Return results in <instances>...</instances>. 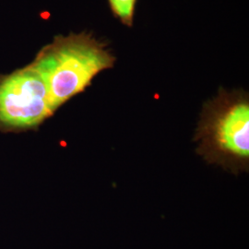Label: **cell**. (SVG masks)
Wrapping results in <instances>:
<instances>
[{
    "instance_id": "6da1fadb",
    "label": "cell",
    "mask_w": 249,
    "mask_h": 249,
    "mask_svg": "<svg viewBox=\"0 0 249 249\" xmlns=\"http://www.w3.org/2000/svg\"><path fill=\"white\" fill-rule=\"evenodd\" d=\"M115 58L93 37L80 34L57 36L32 63L48 89L53 111L86 89L101 71L114 65Z\"/></svg>"
},
{
    "instance_id": "7a4b0ae2",
    "label": "cell",
    "mask_w": 249,
    "mask_h": 249,
    "mask_svg": "<svg viewBox=\"0 0 249 249\" xmlns=\"http://www.w3.org/2000/svg\"><path fill=\"white\" fill-rule=\"evenodd\" d=\"M197 136L202 154L211 160L248 162L249 106L244 97L222 95L204 112Z\"/></svg>"
},
{
    "instance_id": "3957f363",
    "label": "cell",
    "mask_w": 249,
    "mask_h": 249,
    "mask_svg": "<svg viewBox=\"0 0 249 249\" xmlns=\"http://www.w3.org/2000/svg\"><path fill=\"white\" fill-rule=\"evenodd\" d=\"M53 112L45 82L32 64L0 77V130L35 128Z\"/></svg>"
},
{
    "instance_id": "277c9868",
    "label": "cell",
    "mask_w": 249,
    "mask_h": 249,
    "mask_svg": "<svg viewBox=\"0 0 249 249\" xmlns=\"http://www.w3.org/2000/svg\"><path fill=\"white\" fill-rule=\"evenodd\" d=\"M112 10L124 23L130 25L134 16L136 0H109Z\"/></svg>"
}]
</instances>
